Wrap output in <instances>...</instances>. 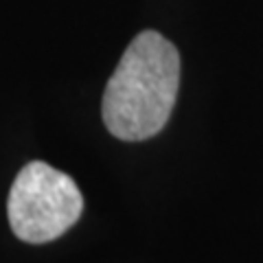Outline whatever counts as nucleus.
Wrapping results in <instances>:
<instances>
[{
  "label": "nucleus",
  "mask_w": 263,
  "mask_h": 263,
  "mask_svg": "<svg viewBox=\"0 0 263 263\" xmlns=\"http://www.w3.org/2000/svg\"><path fill=\"white\" fill-rule=\"evenodd\" d=\"M180 88V53L158 31L132 40L105 86L101 117L108 132L141 143L167 125Z\"/></svg>",
  "instance_id": "f257e3e1"
},
{
  "label": "nucleus",
  "mask_w": 263,
  "mask_h": 263,
  "mask_svg": "<svg viewBox=\"0 0 263 263\" xmlns=\"http://www.w3.org/2000/svg\"><path fill=\"white\" fill-rule=\"evenodd\" d=\"M81 211L84 195L75 180L42 160L24 164L7 197L9 226L27 243H46L62 237L77 224Z\"/></svg>",
  "instance_id": "f03ea898"
}]
</instances>
